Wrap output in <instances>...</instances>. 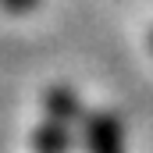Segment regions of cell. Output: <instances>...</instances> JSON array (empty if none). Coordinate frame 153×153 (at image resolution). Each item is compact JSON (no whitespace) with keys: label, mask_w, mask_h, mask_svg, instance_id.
<instances>
[{"label":"cell","mask_w":153,"mask_h":153,"mask_svg":"<svg viewBox=\"0 0 153 153\" xmlns=\"http://www.w3.org/2000/svg\"><path fill=\"white\" fill-rule=\"evenodd\" d=\"M89 150L93 153H125V146H121V125L111 114H96L89 121Z\"/></svg>","instance_id":"1"},{"label":"cell","mask_w":153,"mask_h":153,"mask_svg":"<svg viewBox=\"0 0 153 153\" xmlns=\"http://www.w3.org/2000/svg\"><path fill=\"white\" fill-rule=\"evenodd\" d=\"M4 4H11V7H29L32 0H4Z\"/></svg>","instance_id":"2"}]
</instances>
